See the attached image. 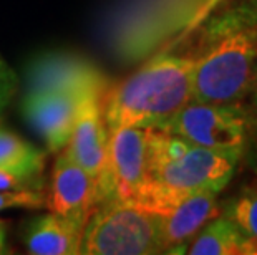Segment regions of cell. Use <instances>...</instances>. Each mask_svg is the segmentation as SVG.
I'll list each match as a JSON object with an SVG mask.
<instances>
[{"mask_svg": "<svg viewBox=\"0 0 257 255\" xmlns=\"http://www.w3.org/2000/svg\"><path fill=\"white\" fill-rule=\"evenodd\" d=\"M81 93L72 91H40L27 93L24 100V116L35 131L45 139L52 153L67 148L73 131Z\"/></svg>", "mask_w": 257, "mask_h": 255, "instance_id": "obj_10", "label": "cell"}, {"mask_svg": "<svg viewBox=\"0 0 257 255\" xmlns=\"http://www.w3.org/2000/svg\"><path fill=\"white\" fill-rule=\"evenodd\" d=\"M25 80L29 93L40 91H72L110 90L105 73L80 55L67 52H50L35 57L27 65Z\"/></svg>", "mask_w": 257, "mask_h": 255, "instance_id": "obj_8", "label": "cell"}, {"mask_svg": "<svg viewBox=\"0 0 257 255\" xmlns=\"http://www.w3.org/2000/svg\"><path fill=\"white\" fill-rule=\"evenodd\" d=\"M242 156L237 149L202 148L176 134L151 129V184L138 205L163 215L193 192H221Z\"/></svg>", "mask_w": 257, "mask_h": 255, "instance_id": "obj_2", "label": "cell"}, {"mask_svg": "<svg viewBox=\"0 0 257 255\" xmlns=\"http://www.w3.org/2000/svg\"><path fill=\"white\" fill-rule=\"evenodd\" d=\"M81 232L55 212L38 215L25 227L24 242L34 255L80 253Z\"/></svg>", "mask_w": 257, "mask_h": 255, "instance_id": "obj_12", "label": "cell"}, {"mask_svg": "<svg viewBox=\"0 0 257 255\" xmlns=\"http://www.w3.org/2000/svg\"><path fill=\"white\" fill-rule=\"evenodd\" d=\"M85 255L165 253L158 214L121 199H105L93 209L81 235Z\"/></svg>", "mask_w": 257, "mask_h": 255, "instance_id": "obj_4", "label": "cell"}, {"mask_svg": "<svg viewBox=\"0 0 257 255\" xmlns=\"http://www.w3.org/2000/svg\"><path fill=\"white\" fill-rule=\"evenodd\" d=\"M45 154L15 133L0 128V169L30 179H42Z\"/></svg>", "mask_w": 257, "mask_h": 255, "instance_id": "obj_14", "label": "cell"}, {"mask_svg": "<svg viewBox=\"0 0 257 255\" xmlns=\"http://www.w3.org/2000/svg\"><path fill=\"white\" fill-rule=\"evenodd\" d=\"M191 255H257V247L221 210L189 242Z\"/></svg>", "mask_w": 257, "mask_h": 255, "instance_id": "obj_13", "label": "cell"}, {"mask_svg": "<svg viewBox=\"0 0 257 255\" xmlns=\"http://www.w3.org/2000/svg\"><path fill=\"white\" fill-rule=\"evenodd\" d=\"M19 86V78L12 68L9 67L7 62L0 57V116L9 103L12 101L15 91Z\"/></svg>", "mask_w": 257, "mask_h": 255, "instance_id": "obj_17", "label": "cell"}, {"mask_svg": "<svg viewBox=\"0 0 257 255\" xmlns=\"http://www.w3.org/2000/svg\"><path fill=\"white\" fill-rule=\"evenodd\" d=\"M42 179H30L0 169V191H20V189H40Z\"/></svg>", "mask_w": 257, "mask_h": 255, "instance_id": "obj_18", "label": "cell"}, {"mask_svg": "<svg viewBox=\"0 0 257 255\" xmlns=\"http://www.w3.org/2000/svg\"><path fill=\"white\" fill-rule=\"evenodd\" d=\"M219 192L198 191L183 197L179 202L160 215L165 253H186L189 242L207 222L221 214Z\"/></svg>", "mask_w": 257, "mask_h": 255, "instance_id": "obj_11", "label": "cell"}, {"mask_svg": "<svg viewBox=\"0 0 257 255\" xmlns=\"http://www.w3.org/2000/svg\"><path fill=\"white\" fill-rule=\"evenodd\" d=\"M222 212L257 247V184L240 189L237 196L226 204Z\"/></svg>", "mask_w": 257, "mask_h": 255, "instance_id": "obj_15", "label": "cell"}, {"mask_svg": "<svg viewBox=\"0 0 257 255\" xmlns=\"http://www.w3.org/2000/svg\"><path fill=\"white\" fill-rule=\"evenodd\" d=\"M193 100V60L165 50L110 90L105 101L108 129H160Z\"/></svg>", "mask_w": 257, "mask_h": 255, "instance_id": "obj_3", "label": "cell"}, {"mask_svg": "<svg viewBox=\"0 0 257 255\" xmlns=\"http://www.w3.org/2000/svg\"><path fill=\"white\" fill-rule=\"evenodd\" d=\"M194 146L209 149L247 148L252 138L249 108L242 103H204L191 100L160 128Z\"/></svg>", "mask_w": 257, "mask_h": 255, "instance_id": "obj_5", "label": "cell"}, {"mask_svg": "<svg viewBox=\"0 0 257 255\" xmlns=\"http://www.w3.org/2000/svg\"><path fill=\"white\" fill-rule=\"evenodd\" d=\"M5 238H7V229H5L4 222L0 220V253H2L5 248Z\"/></svg>", "mask_w": 257, "mask_h": 255, "instance_id": "obj_20", "label": "cell"}, {"mask_svg": "<svg viewBox=\"0 0 257 255\" xmlns=\"http://www.w3.org/2000/svg\"><path fill=\"white\" fill-rule=\"evenodd\" d=\"M110 90H86L81 93L72 136L65 148V154L98 181L96 204L100 202L108 167L110 129L105 119V101Z\"/></svg>", "mask_w": 257, "mask_h": 255, "instance_id": "obj_7", "label": "cell"}, {"mask_svg": "<svg viewBox=\"0 0 257 255\" xmlns=\"http://www.w3.org/2000/svg\"><path fill=\"white\" fill-rule=\"evenodd\" d=\"M151 129L128 126L110 131L106 179L100 202L116 197L140 204L151 184Z\"/></svg>", "mask_w": 257, "mask_h": 255, "instance_id": "obj_6", "label": "cell"}, {"mask_svg": "<svg viewBox=\"0 0 257 255\" xmlns=\"http://www.w3.org/2000/svg\"><path fill=\"white\" fill-rule=\"evenodd\" d=\"M47 204L45 192L40 189H20V191H0V210L25 207L40 209Z\"/></svg>", "mask_w": 257, "mask_h": 255, "instance_id": "obj_16", "label": "cell"}, {"mask_svg": "<svg viewBox=\"0 0 257 255\" xmlns=\"http://www.w3.org/2000/svg\"><path fill=\"white\" fill-rule=\"evenodd\" d=\"M247 98H249L247 108H249V115H250V123H252V138H257V77Z\"/></svg>", "mask_w": 257, "mask_h": 255, "instance_id": "obj_19", "label": "cell"}, {"mask_svg": "<svg viewBox=\"0 0 257 255\" xmlns=\"http://www.w3.org/2000/svg\"><path fill=\"white\" fill-rule=\"evenodd\" d=\"M98 181L67 154H60L53 167L48 207L83 234L93 209L96 207Z\"/></svg>", "mask_w": 257, "mask_h": 255, "instance_id": "obj_9", "label": "cell"}, {"mask_svg": "<svg viewBox=\"0 0 257 255\" xmlns=\"http://www.w3.org/2000/svg\"><path fill=\"white\" fill-rule=\"evenodd\" d=\"M193 60V100L244 103L257 77V0H236L201 25Z\"/></svg>", "mask_w": 257, "mask_h": 255, "instance_id": "obj_1", "label": "cell"}]
</instances>
